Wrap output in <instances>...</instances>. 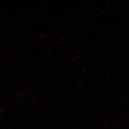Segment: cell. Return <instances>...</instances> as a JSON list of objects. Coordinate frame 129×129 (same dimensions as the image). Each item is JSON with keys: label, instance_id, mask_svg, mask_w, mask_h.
<instances>
[]
</instances>
